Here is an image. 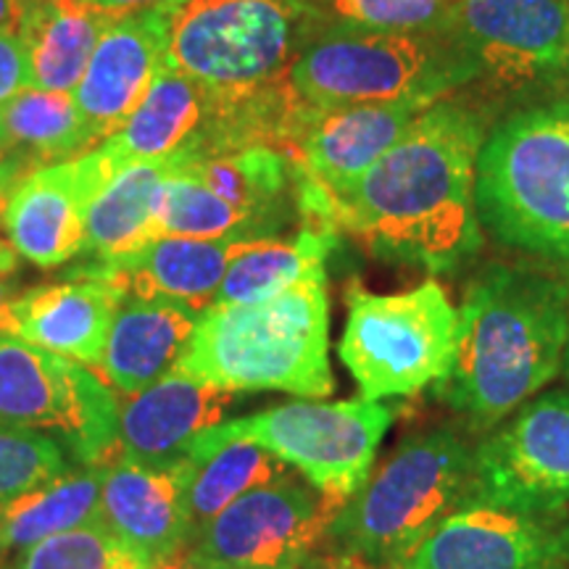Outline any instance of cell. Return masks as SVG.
I'll return each mask as SVG.
<instances>
[{
    "label": "cell",
    "instance_id": "obj_1",
    "mask_svg": "<svg viewBox=\"0 0 569 569\" xmlns=\"http://www.w3.org/2000/svg\"><path fill=\"white\" fill-rule=\"evenodd\" d=\"M486 119L457 98L432 103L411 130L343 193L332 196L338 232L380 259L451 272L482 246L478 161Z\"/></svg>",
    "mask_w": 569,
    "mask_h": 569
},
{
    "label": "cell",
    "instance_id": "obj_2",
    "mask_svg": "<svg viewBox=\"0 0 569 569\" xmlns=\"http://www.w3.org/2000/svg\"><path fill=\"white\" fill-rule=\"evenodd\" d=\"M567 346L569 277L493 264L469 284L459 309L457 359L432 388L475 425H493L565 369Z\"/></svg>",
    "mask_w": 569,
    "mask_h": 569
},
{
    "label": "cell",
    "instance_id": "obj_3",
    "mask_svg": "<svg viewBox=\"0 0 569 569\" xmlns=\"http://www.w3.org/2000/svg\"><path fill=\"white\" fill-rule=\"evenodd\" d=\"M177 369L230 393L330 396L336 377L327 272L309 274L259 303L209 306Z\"/></svg>",
    "mask_w": 569,
    "mask_h": 569
},
{
    "label": "cell",
    "instance_id": "obj_4",
    "mask_svg": "<svg viewBox=\"0 0 569 569\" xmlns=\"http://www.w3.org/2000/svg\"><path fill=\"white\" fill-rule=\"evenodd\" d=\"M475 196L490 238L569 269V101L501 119L482 142Z\"/></svg>",
    "mask_w": 569,
    "mask_h": 569
},
{
    "label": "cell",
    "instance_id": "obj_5",
    "mask_svg": "<svg viewBox=\"0 0 569 569\" xmlns=\"http://www.w3.org/2000/svg\"><path fill=\"white\" fill-rule=\"evenodd\" d=\"M472 457L475 448L448 427L403 440L332 517L327 549L398 569L469 501Z\"/></svg>",
    "mask_w": 569,
    "mask_h": 569
},
{
    "label": "cell",
    "instance_id": "obj_6",
    "mask_svg": "<svg viewBox=\"0 0 569 569\" xmlns=\"http://www.w3.org/2000/svg\"><path fill=\"white\" fill-rule=\"evenodd\" d=\"M327 19L311 0H184L169 11L163 67L227 96L288 82Z\"/></svg>",
    "mask_w": 569,
    "mask_h": 569
},
{
    "label": "cell",
    "instance_id": "obj_7",
    "mask_svg": "<svg viewBox=\"0 0 569 569\" xmlns=\"http://www.w3.org/2000/svg\"><path fill=\"white\" fill-rule=\"evenodd\" d=\"M290 84L303 103L432 106L475 82L472 63L446 34H398L327 24L306 42Z\"/></svg>",
    "mask_w": 569,
    "mask_h": 569
},
{
    "label": "cell",
    "instance_id": "obj_8",
    "mask_svg": "<svg viewBox=\"0 0 569 569\" xmlns=\"http://www.w3.org/2000/svg\"><path fill=\"white\" fill-rule=\"evenodd\" d=\"M346 306L338 353L365 401L415 396L448 375L457 359L459 309L438 282L382 296L353 280Z\"/></svg>",
    "mask_w": 569,
    "mask_h": 569
},
{
    "label": "cell",
    "instance_id": "obj_9",
    "mask_svg": "<svg viewBox=\"0 0 569 569\" xmlns=\"http://www.w3.org/2000/svg\"><path fill=\"white\" fill-rule=\"evenodd\" d=\"M393 422L382 401H293L227 419L203 430L211 440H253L336 507L365 486Z\"/></svg>",
    "mask_w": 569,
    "mask_h": 569
},
{
    "label": "cell",
    "instance_id": "obj_10",
    "mask_svg": "<svg viewBox=\"0 0 569 569\" xmlns=\"http://www.w3.org/2000/svg\"><path fill=\"white\" fill-rule=\"evenodd\" d=\"M0 425L56 440L77 465L119 453V407L80 361L0 332Z\"/></svg>",
    "mask_w": 569,
    "mask_h": 569
},
{
    "label": "cell",
    "instance_id": "obj_11",
    "mask_svg": "<svg viewBox=\"0 0 569 569\" xmlns=\"http://www.w3.org/2000/svg\"><path fill=\"white\" fill-rule=\"evenodd\" d=\"M446 38L472 63L475 82L528 90L569 69V0H457Z\"/></svg>",
    "mask_w": 569,
    "mask_h": 569
},
{
    "label": "cell",
    "instance_id": "obj_12",
    "mask_svg": "<svg viewBox=\"0 0 569 569\" xmlns=\"http://www.w3.org/2000/svg\"><path fill=\"white\" fill-rule=\"evenodd\" d=\"M338 509L290 475L232 501L196 532L190 549L213 569H301Z\"/></svg>",
    "mask_w": 569,
    "mask_h": 569
},
{
    "label": "cell",
    "instance_id": "obj_13",
    "mask_svg": "<svg viewBox=\"0 0 569 569\" xmlns=\"http://www.w3.org/2000/svg\"><path fill=\"white\" fill-rule=\"evenodd\" d=\"M469 501L530 511L569 503V390L522 403L472 457Z\"/></svg>",
    "mask_w": 569,
    "mask_h": 569
},
{
    "label": "cell",
    "instance_id": "obj_14",
    "mask_svg": "<svg viewBox=\"0 0 569 569\" xmlns=\"http://www.w3.org/2000/svg\"><path fill=\"white\" fill-rule=\"evenodd\" d=\"M398 569H569V515L467 501Z\"/></svg>",
    "mask_w": 569,
    "mask_h": 569
},
{
    "label": "cell",
    "instance_id": "obj_15",
    "mask_svg": "<svg viewBox=\"0 0 569 569\" xmlns=\"http://www.w3.org/2000/svg\"><path fill=\"white\" fill-rule=\"evenodd\" d=\"M109 182L96 151L32 169L0 203V230L21 259L59 269L82 256L88 209Z\"/></svg>",
    "mask_w": 569,
    "mask_h": 569
},
{
    "label": "cell",
    "instance_id": "obj_16",
    "mask_svg": "<svg viewBox=\"0 0 569 569\" xmlns=\"http://www.w3.org/2000/svg\"><path fill=\"white\" fill-rule=\"evenodd\" d=\"M169 11L172 6L117 13L98 40L80 84L71 90L96 148L122 130L163 69Z\"/></svg>",
    "mask_w": 569,
    "mask_h": 569
},
{
    "label": "cell",
    "instance_id": "obj_17",
    "mask_svg": "<svg viewBox=\"0 0 569 569\" xmlns=\"http://www.w3.org/2000/svg\"><path fill=\"white\" fill-rule=\"evenodd\" d=\"M101 467V517L106 528L151 561L190 546L193 459L184 457L174 465L151 467L117 453Z\"/></svg>",
    "mask_w": 569,
    "mask_h": 569
},
{
    "label": "cell",
    "instance_id": "obj_18",
    "mask_svg": "<svg viewBox=\"0 0 569 569\" xmlns=\"http://www.w3.org/2000/svg\"><path fill=\"white\" fill-rule=\"evenodd\" d=\"M248 240L219 238H156L138 251L111 261H77L67 280H98L122 290L124 298L174 301L203 311L213 306L227 267Z\"/></svg>",
    "mask_w": 569,
    "mask_h": 569
},
{
    "label": "cell",
    "instance_id": "obj_19",
    "mask_svg": "<svg viewBox=\"0 0 569 569\" xmlns=\"http://www.w3.org/2000/svg\"><path fill=\"white\" fill-rule=\"evenodd\" d=\"M425 103L309 106L288 156L330 196L343 193L411 130Z\"/></svg>",
    "mask_w": 569,
    "mask_h": 569
},
{
    "label": "cell",
    "instance_id": "obj_20",
    "mask_svg": "<svg viewBox=\"0 0 569 569\" xmlns=\"http://www.w3.org/2000/svg\"><path fill=\"white\" fill-rule=\"evenodd\" d=\"M234 401L238 393L174 369L119 409V457L151 467L174 465L188 457L196 436L224 422Z\"/></svg>",
    "mask_w": 569,
    "mask_h": 569
},
{
    "label": "cell",
    "instance_id": "obj_21",
    "mask_svg": "<svg viewBox=\"0 0 569 569\" xmlns=\"http://www.w3.org/2000/svg\"><path fill=\"white\" fill-rule=\"evenodd\" d=\"M122 303L124 293L113 284L63 277L61 282L21 290L6 309L0 332L98 369Z\"/></svg>",
    "mask_w": 569,
    "mask_h": 569
},
{
    "label": "cell",
    "instance_id": "obj_22",
    "mask_svg": "<svg viewBox=\"0 0 569 569\" xmlns=\"http://www.w3.org/2000/svg\"><path fill=\"white\" fill-rule=\"evenodd\" d=\"M198 319L201 311L184 303L124 298L106 338L98 372L119 393H142L174 372Z\"/></svg>",
    "mask_w": 569,
    "mask_h": 569
},
{
    "label": "cell",
    "instance_id": "obj_23",
    "mask_svg": "<svg viewBox=\"0 0 569 569\" xmlns=\"http://www.w3.org/2000/svg\"><path fill=\"white\" fill-rule=\"evenodd\" d=\"M113 17L80 0H24L17 34L30 59V88L74 90Z\"/></svg>",
    "mask_w": 569,
    "mask_h": 569
},
{
    "label": "cell",
    "instance_id": "obj_24",
    "mask_svg": "<svg viewBox=\"0 0 569 569\" xmlns=\"http://www.w3.org/2000/svg\"><path fill=\"white\" fill-rule=\"evenodd\" d=\"M180 156L134 163L106 184L88 209L80 261H111L156 240L161 188Z\"/></svg>",
    "mask_w": 569,
    "mask_h": 569
},
{
    "label": "cell",
    "instance_id": "obj_25",
    "mask_svg": "<svg viewBox=\"0 0 569 569\" xmlns=\"http://www.w3.org/2000/svg\"><path fill=\"white\" fill-rule=\"evenodd\" d=\"M101 465L69 467L42 486L0 503V528L11 551H27L40 540L101 522Z\"/></svg>",
    "mask_w": 569,
    "mask_h": 569
},
{
    "label": "cell",
    "instance_id": "obj_26",
    "mask_svg": "<svg viewBox=\"0 0 569 569\" xmlns=\"http://www.w3.org/2000/svg\"><path fill=\"white\" fill-rule=\"evenodd\" d=\"M71 92L27 88L0 103V151L38 169L92 151Z\"/></svg>",
    "mask_w": 569,
    "mask_h": 569
},
{
    "label": "cell",
    "instance_id": "obj_27",
    "mask_svg": "<svg viewBox=\"0 0 569 569\" xmlns=\"http://www.w3.org/2000/svg\"><path fill=\"white\" fill-rule=\"evenodd\" d=\"M196 472L190 482V519L193 536L240 496L272 486L293 469L253 440H211L203 432L188 448Z\"/></svg>",
    "mask_w": 569,
    "mask_h": 569
},
{
    "label": "cell",
    "instance_id": "obj_28",
    "mask_svg": "<svg viewBox=\"0 0 569 569\" xmlns=\"http://www.w3.org/2000/svg\"><path fill=\"white\" fill-rule=\"evenodd\" d=\"M338 238L306 230L293 240H248L227 267L213 303H259L280 296L309 274L325 272V261Z\"/></svg>",
    "mask_w": 569,
    "mask_h": 569
},
{
    "label": "cell",
    "instance_id": "obj_29",
    "mask_svg": "<svg viewBox=\"0 0 569 569\" xmlns=\"http://www.w3.org/2000/svg\"><path fill=\"white\" fill-rule=\"evenodd\" d=\"M282 227L243 211L193 177L174 172L161 188L159 209H156V238H198V240H264L274 238Z\"/></svg>",
    "mask_w": 569,
    "mask_h": 569
},
{
    "label": "cell",
    "instance_id": "obj_30",
    "mask_svg": "<svg viewBox=\"0 0 569 569\" xmlns=\"http://www.w3.org/2000/svg\"><path fill=\"white\" fill-rule=\"evenodd\" d=\"M151 565L101 519L30 546L13 559L11 569H148Z\"/></svg>",
    "mask_w": 569,
    "mask_h": 569
},
{
    "label": "cell",
    "instance_id": "obj_31",
    "mask_svg": "<svg viewBox=\"0 0 569 569\" xmlns=\"http://www.w3.org/2000/svg\"><path fill=\"white\" fill-rule=\"evenodd\" d=\"M327 24L398 34H446L457 0H311Z\"/></svg>",
    "mask_w": 569,
    "mask_h": 569
},
{
    "label": "cell",
    "instance_id": "obj_32",
    "mask_svg": "<svg viewBox=\"0 0 569 569\" xmlns=\"http://www.w3.org/2000/svg\"><path fill=\"white\" fill-rule=\"evenodd\" d=\"M69 453L40 432L0 425V503L67 472Z\"/></svg>",
    "mask_w": 569,
    "mask_h": 569
},
{
    "label": "cell",
    "instance_id": "obj_33",
    "mask_svg": "<svg viewBox=\"0 0 569 569\" xmlns=\"http://www.w3.org/2000/svg\"><path fill=\"white\" fill-rule=\"evenodd\" d=\"M30 88V59L17 32H0V103Z\"/></svg>",
    "mask_w": 569,
    "mask_h": 569
},
{
    "label": "cell",
    "instance_id": "obj_34",
    "mask_svg": "<svg viewBox=\"0 0 569 569\" xmlns=\"http://www.w3.org/2000/svg\"><path fill=\"white\" fill-rule=\"evenodd\" d=\"M301 569H382L372 565V561L356 557V553H343V551H317L315 557H311L309 561Z\"/></svg>",
    "mask_w": 569,
    "mask_h": 569
},
{
    "label": "cell",
    "instance_id": "obj_35",
    "mask_svg": "<svg viewBox=\"0 0 569 569\" xmlns=\"http://www.w3.org/2000/svg\"><path fill=\"white\" fill-rule=\"evenodd\" d=\"M84 6L101 11L127 13V11H142V9H159V6H180L184 0H80Z\"/></svg>",
    "mask_w": 569,
    "mask_h": 569
},
{
    "label": "cell",
    "instance_id": "obj_36",
    "mask_svg": "<svg viewBox=\"0 0 569 569\" xmlns=\"http://www.w3.org/2000/svg\"><path fill=\"white\" fill-rule=\"evenodd\" d=\"M148 569H213L209 561H203L198 553L190 549V546H184V549L169 553V557H163L159 561H153Z\"/></svg>",
    "mask_w": 569,
    "mask_h": 569
},
{
    "label": "cell",
    "instance_id": "obj_37",
    "mask_svg": "<svg viewBox=\"0 0 569 569\" xmlns=\"http://www.w3.org/2000/svg\"><path fill=\"white\" fill-rule=\"evenodd\" d=\"M21 293V280L17 272L11 274H0V327H3V317L9 303Z\"/></svg>",
    "mask_w": 569,
    "mask_h": 569
},
{
    "label": "cell",
    "instance_id": "obj_38",
    "mask_svg": "<svg viewBox=\"0 0 569 569\" xmlns=\"http://www.w3.org/2000/svg\"><path fill=\"white\" fill-rule=\"evenodd\" d=\"M19 269V253L13 251V246L9 243V238L0 234V274H11Z\"/></svg>",
    "mask_w": 569,
    "mask_h": 569
},
{
    "label": "cell",
    "instance_id": "obj_39",
    "mask_svg": "<svg viewBox=\"0 0 569 569\" xmlns=\"http://www.w3.org/2000/svg\"><path fill=\"white\" fill-rule=\"evenodd\" d=\"M9 543H6V536H3V528H0V569H9L6 565H9Z\"/></svg>",
    "mask_w": 569,
    "mask_h": 569
},
{
    "label": "cell",
    "instance_id": "obj_40",
    "mask_svg": "<svg viewBox=\"0 0 569 569\" xmlns=\"http://www.w3.org/2000/svg\"><path fill=\"white\" fill-rule=\"evenodd\" d=\"M565 372L569 377V346H567V356H565Z\"/></svg>",
    "mask_w": 569,
    "mask_h": 569
},
{
    "label": "cell",
    "instance_id": "obj_41",
    "mask_svg": "<svg viewBox=\"0 0 569 569\" xmlns=\"http://www.w3.org/2000/svg\"><path fill=\"white\" fill-rule=\"evenodd\" d=\"M3 159H6V153H3V151H0V161H3Z\"/></svg>",
    "mask_w": 569,
    "mask_h": 569
}]
</instances>
